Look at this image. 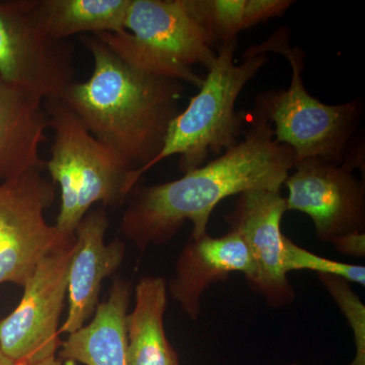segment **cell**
Listing matches in <instances>:
<instances>
[{
  "label": "cell",
  "instance_id": "cell-17",
  "mask_svg": "<svg viewBox=\"0 0 365 365\" xmlns=\"http://www.w3.org/2000/svg\"><path fill=\"white\" fill-rule=\"evenodd\" d=\"M47 33L57 40L91 33L124 32L131 0H36Z\"/></svg>",
  "mask_w": 365,
  "mask_h": 365
},
{
  "label": "cell",
  "instance_id": "cell-22",
  "mask_svg": "<svg viewBox=\"0 0 365 365\" xmlns=\"http://www.w3.org/2000/svg\"><path fill=\"white\" fill-rule=\"evenodd\" d=\"M26 365H62V364L56 356H53L50 357V359L41 360V361L34 362V364Z\"/></svg>",
  "mask_w": 365,
  "mask_h": 365
},
{
  "label": "cell",
  "instance_id": "cell-24",
  "mask_svg": "<svg viewBox=\"0 0 365 365\" xmlns=\"http://www.w3.org/2000/svg\"><path fill=\"white\" fill-rule=\"evenodd\" d=\"M287 365H302V364H297V362H294V364H287Z\"/></svg>",
  "mask_w": 365,
  "mask_h": 365
},
{
  "label": "cell",
  "instance_id": "cell-8",
  "mask_svg": "<svg viewBox=\"0 0 365 365\" xmlns=\"http://www.w3.org/2000/svg\"><path fill=\"white\" fill-rule=\"evenodd\" d=\"M54 200L55 185L41 170L0 182V285L23 287L45 257L74 241L46 220Z\"/></svg>",
  "mask_w": 365,
  "mask_h": 365
},
{
  "label": "cell",
  "instance_id": "cell-4",
  "mask_svg": "<svg viewBox=\"0 0 365 365\" xmlns=\"http://www.w3.org/2000/svg\"><path fill=\"white\" fill-rule=\"evenodd\" d=\"M54 137L45 169L60 189V210L55 227L67 241L97 203H123L132 189V169L114 150L96 138L60 98L44 101Z\"/></svg>",
  "mask_w": 365,
  "mask_h": 365
},
{
  "label": "cell",
  "instance_id": "cell-15",
  "mask_svg": "<svg viewBox=\"0 0 365 365\" xmlns=\"http://www.w3.org/2000/svg\"><path fill=\"white\" fill-rule=\"evenodd\" d=\"M131 292L130 281L114 278L108 299L98 304L91 321L62 341L60 359L83 365H128L127 316Z\"/></svg>",
  "mask_w": 365,
  "mask_h": 365
},
{
  "label": "cell",
  "instance_id": "cell-13",
  "mask_svg": "<svg viewBox=\"0 0 365 365\" xmlns=\"http://www.w3.org/2000/svg\"><path fill=\"white\" fill-rule=\"evenodd\" d=\"M232 273H242L246 279L253 274V262L241 235L230 230L220 237L206 234L189 239L167 283L168 294L196 322L203 292L213 283L227 281Z\"/></svg>",
  "mask_w": 365,
  "mask_h": 365
},
{
  "label": "cell",
  "instance_id": "cell-20",
  "mask_svg": "<svg viewBox=\"0 0 365 365\" xmlns=\"http://www.w3.org/2000/svg\"><path fill=\"white\" fill-rule=\"evenodd\" d=\"M200 6L218 47L253 26L249 0H200Z\"/></svg>",
  "mask_w": 365,
  "mask_h": 365
},
{
  "label": "cell",
  "instance_id": "cell-21",
  "mask_svg": "<svg viewBox=\"0 0 365 365\" xmlns=\"http://www.w3.org/2000/svg\"><path fill=\"white\" fill-rule=\"evenodd\" d=\"M331 244L336 251L354 258L365 257V232H352L334 239Z\"/></svg>",
  "mask_w": 365,
  "mask_h": 365
},
{
  "label": "cell",
  "instance_id": "cell-2",
  "mask_svg": "<svg viewBox=\"0 0 365 365\" xmlns=\"http://www.w3.org/2000/svg\"><path fill=\"white\" fill-rule=\"evenodd\" d=\"M81 42L93 57V72L88 81L72 83L60 100L134 170L129 177L133 190L182 111L184 86L132 68L95 36Z\"/></svg>",
  "mask_w": 365,
  "mask_h": 365
},
{
  "label": "cell",
  "instance_id": "cell-14",
  "mask_svg": "<svg viewBox=\"0 0 365 365\" xmlns=\"http://www.w3.org/2000/svg\"><path fill=\"white\" fill-rule=\"evenodd\" d=\"M48 128L44 101L0 78V182L45 169Z\"/></svg>",
  "mask_w": 365,
  "mask_h": 365
},
{
  "label": "cell",
  "instance_id": "cell-16",
  "mask_svg": "<svg viewBox=\"0 0 365 365\" xmlns=\"http://www.w3.org/2000/svg\"><path fill=\"white\" fill-rule=\"evenodd\" d=\"M134 297L133 311L127 316L128 365H180L176 349L165 334L167 281L153 276L141 278Z\"/></svg>",
  "mask_w": 365,
  "mask_h": 365
},
{
  "label": "cell",
  "instance_id": "cell-12",
  "mask_svg": "<svg viewBox=\"0 0 365 365\" xmlns=\"http://www.w3.org/2000/svg\"><path fill=\"white\" fill-rule=\"evenodd\" d=\"M109 218L104 209H93L74 232L68 272V312L60 334H71L88 323L98 306L106 278L121 267L126 245L120 239L106 242Z\"/></svg>",
  "mask_w": 365,
  "mask_h": 365
},
{
  "label": "cell",
  "instance_id": "cell-18",
  "mask_svg": "<svg viewBox=\"0 0 365 365\" xmlns=\"http://www.w3.org/2000/svg\"><path fill=\"white\" fill-rule=\"evenodd\" d=\"M319 279L351 328L355 354L349 365H365V306L351 283L336 276L319 274Z\"/></svg>",
  "mask_w": 365,
  "mask_h": 365
},
{
  "label": "cell",
  "instance_id": "cell-10",
  "mask_svg": "<svg viewBox=\"0 0 365 365\" xmlns=\"http://www.w3.org/2000/svg\"><path fill=\"white\" fill-rule=\"evenodd\" d=\"M288 175L287 211H299L314 222L319 241L365 230V186L346 163L321 158L295 162Z\"/></svg>",
  "mask_w": 365,
  "mask_h": 365
},
{
  "label": "cell",
  "instance_id": "cell-3",
  "mask_svg": "<svg viewBox=\"0 0 365 365\" xmlns=\"http://www.w3.org/2000/svg\"><path fill=\"white\" fill-rule=\"evenodd\" d=\"M132 68L200 88L217 48L200 0H131L124 32L93 35Z\"/></svg>",
  "mask_w": 365,
  "mask_h": 365
},
{
  "label": "cell",
  "instance_id": "cell-23",
  "mask_svg": "<svg viewBox=\"0 0 365 365\" xmlns=\"http://www.w3.org/2000/svg\"><path fill=\"white\" fill-rule=\"evenodd\" d=\"M0 365H16L13 360L7 356L6 353L4 352L2 348L1 342H0Z\"/></svg>",
  "mask_w": 365,
  "mask_h": 365
},
{
  "label": "cell",
  "instance_id": "cell-19",
  "mask_svg": "<svg viewBox=\"0 0 365 365\" xmlns=\"http://www.w3.org/2000/svg\"><path fill=\"white\" fill-rule=\"evenodd\" d=\"M283 267L287 274L292 271L309 270L316 272L318 275L326 274L336 276L361 287H364L365 284L364 266L324 258L302 248L287 237H284Z\"/></svg>",
  "mask_w": 365,
  "mask_h": 365
},
{
  "label": "cell",
  "instance_id": "cell-7",
  "mask_svg": "<svg viewBox=\"0 0 365 365\" xmlns=\"http://www.w3.org/2000/svg\"><path fill=\"white\" fill-rule=\"evenodd\" d=\"M76 49L45 30L36 0L0 1V78L43 101L74 83Z\"/></svg>",
  "mask_w": 365,
  "mask_h": 365
},
{
  "label": "cell",
  "instance_id": "cell-6",
  "mask_svg": "<svg viewBox=\"0 0 365 365\" xmlns=\"http://www.w3.org/2000/svg\"><path fill=\"white\" fill-rule=\"evenodd\" d=\"M237 40L222 43L208 69L202 86L188 106L170 122L160 153L143 170L173 155L179 157L182 174L202 167L210 155H222L241 139L244 123L235 112V103L245 86L256 78L268 62L266 54L244 53L242 61L235 64Z\"/></svg>",
  "mask_w": 365,
  "mask_h": 365
},
{
  "label": "cell",
  "instance_id": "cell-5",
  "mask_svg": "<svg viewBox=\"0 0 365 365\" xmlns=\"http://www.w3.org/2000/svg\"><path fill=\"white\" fill-rule=\"evenodd\" d=\"M269 52L285 57L292 67V81L287 90L259 93L254 112L267 119L278 143L292 148L295 162L321 158L343 163L361 115V103L327 105L313 97L302 81L304 52L290 46L287 29H279L245 51L252 55Z\"/></svg>",
  "mask_w": 365,
  "mask_h": 365
},
{
  "label": "cell",
  "instance_id": "cell-11",
  "mask_svg": "<svg viewBox=\"0 0 365 365\" xmlns=\"http://www.w3.org/2000/svg\"><path fill=\"white\" fill-rule=\"evenodd\" d=\"M285 212L287 199L280 190L255 189L237 195L234 209L225 216L230 230L246 242L253 262L247 282L273 309L289 306L297 295L283 267L281 222Z\"/></svg>",
  "mask_w": 365,
  "mask_h": 365
},
{
  "label": "cell",
  "instance_id": "cell-1",
  "mask_svg": "<svg viewBox=\"0 0 365 365\" xmlns=\"http://www.w3.org/2000/svg\"><path fill=\"white\" fill-rule=\"evenodd\" d=\"M294 162L292 148L278 143L267 119L254 112L244 138L220 158L175 181L136 186L120 230L141 252L167 244L187 222L193 225L190 239H199L222 200L250 190H281Z\"/></svg>",
  "mask_w": 365,
  "mask_h": 365
},
{
  "label": "cell",
  "instance_id": "cell-9",
  "mask_svg": "<svg viewBox=\"0 0 365 365\" xmlns=\"http://www.w3.org/2000/svg\"><path fill=\"white\" fill-rule=\"evenodd\" d=\"M73 242L40 262L24 285L18 306L0 319V342L16 365L34 364L58 352L59 322L68 292Z\"/></svg>",
  "mask_w": 365,
  "mask_h": 365
}]
</instances>
